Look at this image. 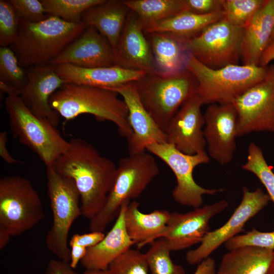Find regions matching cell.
<instances>
[{"label": "cell", "mask_w": 274, "mask_h": 274, "mask_svg": "<svg viewBox=\"0 0 274 274\" xmlns=\"http://www.w3.org/2000/svg\"><path fill=\"white\" fill-rule=\"evenodd\" d=\"M144 29L184 11L183 0H123Z\"/></svg>", "instance_id": "obj_29"}, {"label": "cell", "mask_w": 274, "mask_h": 274, "mask_svg": "<svg viewBox=\"0 0 274 274\" xmlns=\"http://www.w3.org/2000/svg\"><path fill=\"white\" fill-rule=\"evenodd\" d=\"M184 11L206 15L223 11V0H183Z\"/></svg>", "instance_id": "obj_39"}, {"label": "cell", "mask_w": 274, "mask_h": 274, "mask_svg": "<svg viewBox=\"0 0 274 274\" xmlns=\"http://www.w3.org/2000/svg\"><path fill=\"white\" fill-rule=\"evenodd\" d=\"M242 191V200L228 220L221 227L208 232L197 248L187 252L186 260L189 265H198L221 245L237 235L246 223L270 201L261 188L251 191L244 187Z\"/></svg>", "instance_id": "obj_13"}, {"label": "cell", "mask_w": 274, "mask_h": 274, "mask_svg": "<svg viewBox=\"0 0 274 274\" xmlns=\"http://www.w3.org/2000/svg\"><path fill=\"white\" fill-rule=\"evenodd\" d=\"M146 150L164 161L174 174L177 185L173 190L172 196L177 203L198 208L202 205L203 195H213L224 190L223 188H204L197 184L193 178L194 168L210 161L205 151L194 155L186 154L167 142L150 144Z\"/></svg>", "instance_id": "obj_11"}, {"label": "cell", "mask_w": 274, "mask_h": 274, "mask_svg": "<svg viewBox=\"0 0 274 274\" xmlns=\"http://www.w3.org/2000/svg\"><path fill=\"white\" fill-rule=\"evenodd\" d=\"M266 0H223L224 18L232 24L245 28Z\"/></svg>", "instance_id": "obj_33"}, {"label": "cell", "mask_w": 274, "mask_h": 274, "mask_svg": "<svg viewBox=\"0 0 274 274\" xmlns=\"http://www.w3.org/2000/svg\"><path fill=\"white\" fill-rule=\"evenodd\" d=\"M0 81L21 90L28 82L25 70L11 48L0 47Z\"/></svg>", "instance_id": "obj_34"}, {"label": "cell", "mask_w": 274, "mask_h": 274, "mask_svg": "<svg viewBox=\"0 0 274 274\" xmlns=\"http://www.w3.org/2000/svg\"><path fill=\"white\" fill-rule=\"evenodd\" d=\"M25 72L28 82L21 90L19 97L35 115L56 126L60 115L51 108L49 100L66 82L56 73L54 65L32 66Z\"/></svg>", "instance_id": "obj_17"}, {"label": "cell", "mask_w": 274, "mask_h": 274, "mask_svg": "<svg viewBox=\"0 0 274 274\" xmlns=\"http://www.w3.org/2000/svg\"><path fill=\"white\" fill-rule=\"evenodd\" d=\"M274 41V27H273V31H272V35H271V38H270V42H269V44L271 43L272 42H273Z\"/></svg>", "instance_id": "obj_49"}, {"label": "cell", "mask_w": 274, "mask_h": 274, "mask_svg": "<svg viewBox=\"0 0 274 274\" xmlns=\"http://www.w3.org/2000/svg\"><path fill=\"white\" fill-rule=\"evenodd\" d=\"M68 141V149L52 166L73 180L80 193L82 215L90 220L106 204L117 167L85 140L73 138Z\"/></svg>", "instance_id": "obj_1"}, {"label": "cell", "mask_w": 274, "mask_h": 274, "mask_svg": "<svg viewBox=\"0 0 274 274\" xmlns=\"http://www.w3.org/2000/svg\"><path fill=\"white\" fill-rule=\"evenodd\" d=\"M130 201L121 206L116 220L111 230L95 246L87 249L81 260L86 269H106L118 257L134 244L128 236L125 225L124 214Z\"/></svg>", "instance_id": "obj_22"}, {"label": "cell", "mask_w": 274, "mask_h": 274, "mask_svg": "<svg viewBox=\"0 0 274 274\" xmlns=\"http://www.w3.org/2000/svg\"><path fill=\"white\" fill-rule=\"evenodd\" d=\"M71 64L86 68L115 65V54L108 42L94 27L88 26L49 63Z\"/></svg>", "instance_id": "obj_19"}, {"label": "cell", "mask_w": 274, "mask_h": 274, "mask_svg": "<svg viewBox=\"0 0 274 274\" xmlns=\"http://www.w3.org/2000/svg\"><path fill=\"white\" fill-rule=\"evenodd\" d=\"M216 272L215 260L209 257L198 265L193 274H216Z\"/></svg>", "instance_id": "obj_44"}, {"label": "cell", "mask_w": 274, "mask_h": 274, "mask_svg": "<svg viewBox=\"0 0 274 274\" xmlns=\"http://www.w3.org/2000/svg\"><path fill=\"white\" fill-rule=\"evenodd\" d=\"M19 18L30 22H38L49 16L41 1L10 0Z\"/></svg>", "instance_id": "obj_38"}, {"label": "cell", "mask_w": 274, "mask_h": 274, "mask_svg": "<svg viewBox=\"0 0 274 274\" xmlns=\"http://www.w3.org/2000/svg\"><path fill=\"white\" fill-rule=\"evenodd\" d=\"M5 107L14 138L34 152L46 167L52 166L69 147L56 126L35 115L19 96H7Z\"/></svg>", "instance_id": "obj_7"}, {"label": "cell", "mask_w": 274, "mask_h": 274, "mask_svg": "<svg viewBox=\"0 0 274 274\" xmlns=\"http://www.w3.org/2000/svg\"><path fill=\"white\" fill-rule=\"evenodd\" d=\"M105 236V234L101 231H91L82 234H75L71 239L69 245L75 244L88 249L99 243Z\"/></svg>", "instance_id": "obj_40"}, {"label": "cell", "mask_w": 274, "mask_h": 274, "mask_svg": "<svg viewBox=\"0 0 274 274\" xmlns=\"http://www.w3.org/2000/svg\"><path fill=\"white\" fill-rule=\"evenodd\" d=\"M47 194L52 212V225L46 234L47 248L59 259L70 262L71 248L67 237L73 222L82 215L80 193L72 179L46 169Z\"/></svg>", "instance_id": "obj_8"}, {"label": "cell", "mask_w": 274, "mask_h": 274, "mask_svg": "<svg viewBox=\"0 0 274 274\" xmlns=\"http://www.w3.org/2000/svg\"><path fill=\"white\" fill-rule=\"evenodd\" d=\"M8 133L6 131L0 132V156L8 164L22 163L23 162L14 158L9 152L7 147Z\"/></svg>", "instance_id": "obj_42"}, {"label": "cell", "mask_w": 274, "mask_h": 274, "mask_svg": "<svg viewBox=\"0 0 274 274\" xmlns=\"http://www.w3.org/2000/svg\"><path fill=\"white\" fill-rule=\"evenodd\" d=\"M150 43L156 73L173 75L186 70L190 52L185 40L166 32H145Z\"/></svg>", "instance_id": "obj_25"}, {"label": "cell", "mask_w": 274, "mask_h": 274, "mask_svg": "<svg viewBox=\"0 0 274 274\" xmlns=\"http://www.w3.org/2000/svg\"><path fill=\"white\" fill-rule=\"evenodd\" d=\"M274 27V0H266L244 28L241 47L244 65H259L262 55L269 44Z\"/></svg>", "instance_id": "obj_23"}, {"label": "cell", "mask_w": 274, "mask_h": 274, "mask_svg": "<svg viewBox=\"0 0 274 274\" xmlns=\"http://www.w3.org/2000/svg\"><path fill=\"white\" fill-rule=\"evenodd\" d=\"M204 136L211 157L221 165L230 163L236 150L237 114L233 104H211L203 114Z\"/></svg>", "instance_id": "obj_15"}, {"label": "cell", "mask_w": 274, "mask_h": 274, "mask_svg": "<svg viewBox=\"0 0 274 274\" xmlns=\"http://www.w3.org/2000/svg\"><path fill=\"white\" fill-rule=\"evenodd\" d=\"M228 206L226 200L205 205L184 214L170 213L164 238L172 251L188 248L200 243L210 231V220Z\"/></svg>", "instance_id": "obj_14"}, {"label": "cell", "mask_w": 274, "mask_h": 274, "mask_svg": "<svg viewBox=\"0 0 274 274\" xmlns=\"http://www.w3.org/2000/svg\"><path fill=\"white\" fill-rule=\"evenodd\" d=\"M203 105L199 96L193 95L179 109L165 130L167 143L185 154L194 155L205 151Z\"/></svg>", "instance_id": "obj_16"}, {"label": "cell", "mask_w": 274, "mask_h": 274, "mask_svg": "<svg viewBox=\"0 0 274 274\" xmlns=\"http://www.w3.org/2000/svg\"><path fill=\"white\" fill-rule=\"evenodd\" d=\"M88 26L49 16L38 22L20 19L17 37L11 45L22 67L49 64Z\"/></svg>", "instance_id": "obj_2"}, {"label": "cell", "mask_w": 274, "mask_h": 274, "mask_svg": "<svg viewBox=\"0 0 274 274\" xmlns=\"http://www.w3.org/2000/svg\"><path fill=\"white\" fill-rule=\"evenodd\" d=\"M58 75L66 83L110 89L135 82L147 73L122 68L118 65L82 67L71 64L55 65Z\"/></svg>", "instance_id": "obj_21"}, {"label": "cell", "mask_w": 274, "mask_h": 274, "mask_svg": "<svg viewBox=\"0 0 274 274\" xmlns=\"http://www.w3.org/2000/svg\"><path fill=\"white\" fill-rule=\"evenodd\" d=\"M120 95L127 106L132 134L127 139L129 154L145 151L153 143L167 142L165 133L161 130L146 110L133 82L108 89Z\"/></svg>", "instance_id": "obj_18"}, {"label": "cell", "mask_w": 274, "mask_h": 274, "mask_svg": "<svg viewBox=\"0 0 274 274\" xmlns=\"http://www.w3.org/2000/svg\"><path fill=\"white\" fill-rule=\"evenodd\" d=\"M244 30L223 18L186 40V46L195 58L211 68L238 64Z\"/></svg>", "instance_id": "obj_10"}, {"label": "cell", "mask_w": 274, "mask_h": 274, "mask_svg": "<svg viewBox=\"0 0 274 274\" xmlns=\"http://www.w3.org/2000/svg\"><path fill=\"white\" fill-rule=\"evenodd\" d=\"M111 90L94 86L65 83L49 100L51 108L66 121L89 114L99 121H109L127 139L132 133L128 112L123 99Z\"/></svg>", "instance_id": "obj_3"}, {"label": "cell", "mask_w": 274, "mask_h": 274, "mask_svg": "<svg viewBox=\"0 0 274 274\" xmlns=\"http://www.w3.org/2000/svg\"><path fill=\"white\" fill-rule=\"evenodd\" d=\"M140 203L135 201L127 206L124 221L127 233L138 248L160 238L165 231L170 213L157 210L143 213L139 210Z\"/></svg>", "instance_id": "obj_27"}, {"label": "cell", "mask_w": 274, "mask_h": 274, "mask_svg": "<svg viewBox=\"0 0 274 274\" xmlns=\"http://www.w3.org/2000/svg\"><path fill=\"white\" fill-rule=\"evenodd\" d=\"M247 246L274 250V230L261 232L253 228L246 233L237 235L224 244L228 251Z\"/></svg>", "instance_id": "obj_37"}, {"label": "cell", "mask_w": 274, "mask_h": 274, "mask_svg": "<svg viewBox=\"0 0 274 274\" xmlns=\"http://www.w3.org/2000/svg\"><path fill=\"white\" fill-rule=\"evenodd\" d=\"M242 167L256 176L274 204V173L272 167L267 164L261 149L253 142L249 145L247 161Z\"/></svg>", "instance_id": "obj_32"}, {"label": "cell", "mask_w": 274, "mask_h": 274, "mask_svg": "<svg viewBox=\"0 0 274 274\" xmlns=\"http://www.w3.org/2000/svg\"><path fill=\"white\" fill-rule=\"evenodd\" d=\"M159 173L155 158L145 151L129 154L121 158L106 204L90 220V230L103 232L117 218L121 205L126 201L138 198Z\"/></svg>", "instance_id": "obj_5"}, {"label": "cell", "mask_w": 274, "mask_h": 274, "mask_svg": "<svg viewBox=\"0 0 274 274\" xmlns=\"http://www.w3.org/2000/svg\"><path fill=\"white\" fill-rule=\"evenodd\" d=\"M115 65L122 68L156 73L150 43L136 15L129 11L116 49Z\"/></svg>", "instance_id": "obj_20"}, {"label": "cell", "mask_w": 274, "mask_h": 274, "mask_svg": "<svg viewBox=\"0 0 274 274\" xmlns=\"http://www.w3.org/2000/svg\"><path fill=\"white\" fill-rule=\"evenodd\" d=\"M150 245L145 253L150 274H186L182 266L173 262L172 251L164 238H159Z\"/></svg>", "instance_id": "obj_31"}, {"label": "cell", "mask_w": 274, "mask_h": 274, "mask_svg": "<svg viewBox=\"0 0 274 274\" xmlns=\"http://www.w3.org/2000/svg\"><path fill=\"white\" fill-rule=\"evenodd\" d=\"M12 237L6 231L0 228V249H3L9 243Z\"/></svg>", "instance_id": "obj_47"}, {"label": "cell", "mask_w": 274, "mask_h": 274, "mask_svg": "<svg viewBox=\"0 0 274 274\" xmlns=\"http://www.w3.org/2000/svg\"><path fill=\"white\" fill-rule=\"evenodd\" d=\"M216 274H274V250L247 246L228 251Z\"/></svg>", "instance_id": "obj_24"}, {"label": "cell", "mask_w": 274, "mask_h": 274, "mask_svg": "<svg viewBox=\"0 0 274 274\" xmlns=\"http://www.w3.org/2000/svg\"><path fill=\"white\" fill-rule=\"evenodd\" d=\"M144 107L163 132L172 119L191 96L197 83L187 70L178 74L147 73L133 82Z\"/></svg>", "instance_id": "obj_6"}, {"label": "cell", "mask_w": 274, "mask_h": 274, "mask_svg": "<svg viewBox=\"0 0 274 274\" xmlns=\"http://www.w3.org/2000/svg\"><path fill=\"white\" fill-rule=\"evenodd\" d=\"M45 274H79L70 265V262L60 259H51L47 265Z\"/></svg>", "instance_id": "obj_41"}, {"label": "cell", "mask_w": 274, "mask_h": 274, "mask_svg": "<svg viewBox=\"0 0 274 274\" xmlns=\"http://www.w3.org/2000/svg\"><path fill=\"white\" fill-rule=\"evenodd\" d=\"M0 89L3 92L7 93L8 96H19L20 94L21 90L2 81H0Z\"/></svg>", "instance_id": "obj_46"}, {"label": "cell", "mask_w": 274, "mask_h": 274, "mask_svg": "<svg viewBox=\"0 0 274 274\" xmlns=\"http://www.w3.org/2000/svg\"><path fill=\"white\" fill-rule=\"evenodd\" d=\"M81 274H111L110 270L106 269H86Z\"/></svg>", "instance_id": "obj_48"}, {"label": "cell", "mask_w": 274, "mask_h": 274, "mask_svg": "<svg viewBox=\"0 0 274 274\" xmlns=\"http://www.w3.org/2000/svg\"><path fill=\"white\" fill-rule=\"evenodd\" d=\"M237 114L236 134L254 131L274 132V64L268 66L265 78L233 102Z\"/></svg>", "instance_id": "obj_12"}, {"label": "cell", "mask_w": 274, "mask_h": 274, "mask_svg": "<svg viewBox=\"0 0 274 274\" xmlns=\"http://www.w3.org/2000/svg\"><path fill=\"white\" fill-rule=\"evenodd\" d=\"M108 269L111 274H150L145 253L131 248L116 258Z\"/></svg>", "instance_id": "obj_35"}, {"label": "cell", "mask_w": 274, "mask_h": 274, "mask_svg": "<svg viewBox=\"0 0 274 274\" xmlns=\"http://www.w3.org/2000/svg\"><path fill=\"white\" fill-rule=\"evenodd\" d=\"M268 66L231 64L213 69L202 64L190 53L186 65L197 81L196 94L203 105L233 104L265 78Z\"/></svg>", "instance_id": "obj_4"}, {"label": "cell", "mask_w": 274, "mask_h": 274, "mask_svg": "<svg viewBox=\"0 0 274 274\" xmlns=\"http://www.w3.org/2000/svg\"><path fill=\"white\" fill-rule=\"evenodd\" d=\"M274 60V41L270 43L261 57L259 65L262 66H268L270 62Z\"/></svg>", "instance_id": "obj_45"}, {"label": "cell", "mask_w": 274, "mask_h": 274, "mask_svg": "<svg viewBox=\"0 0 274 274\" xmlns=\"http://www.w3.org/2000/svg\"><path fill=\"white\" fill-rule=\"evenodd\" d=\"M105 0H41L46 13L74 23L82 22L83 13Z\"/></svg>", "instance_id": "obj_30"}, {"label": "cell", "mask_w": 274, "mask_h": 274, "mask_svg": "<svg viewBox=\"0 0 274 274\" xmlns=\"http://www.w3.org/2000/svg\"><path fill=\"white\" fill-rule=\"evenodd\" d=\"M45 217L41 199L27 179L17 176L0 180V228L19 236Z\"/></svg>", "instance_id": "obj_9"}, {"label": "cell", "mask_w": 274, "mask_h": 274, "mask_svg": "<svg viewBox=\"0 0 274 274\" xmlns=\"http://www.w3.org/2000/svg\"><path fill=\"white\" fill-rule=\"evenodd\" d=\"M129 11L123 0H105L86 10L81 20L104 37L115 52Z\"/></svg>", "instance_id": "obj_26"}, {"label": "cell", "mask_w": 274, "mask_h": 274, "mask_svg": "<svg viewBox=\"0 0 274 274\" xmlns=\"http://www.w3.org/2000/svg\"><path fill=\"white\" fill-rule=\"evenodd\" d=\"M224 17L223 11L206 15L183 11L144 30L146 33H169L188 40L197 36L209 25Z\"/></svg>", "instance_id": "obj_28"}, {"label": "cell", "mask_w": 274, "mask_h": 274, "mask_svg": "<svg viewBox=\"0 0 274 274\" xmlns=\"http://www.w3.org/2000/svg\"><path fill=\"white\" fill-rule=\"evenodd\" d=\"M70 246L71 247L70 264L73 269H75L79 262L85 256L87 249L75 244H70Z\"/></svg>", "instance_id": "obj_43"}, {"label": "cell", "mask_w": 274, "mask_h": 274, "mask_svg": "<svg viewBox=\"0 0 274 274\" xmlns=\"http://www.w3.org/2000/svg\"><path fill=\"white\" fill-rule=\"evenodd\" d=\"M20 18L10 1H0V45L9 47L17 37Z\"/></svg>", "instance_id": "obj_36"}]
</instances>
